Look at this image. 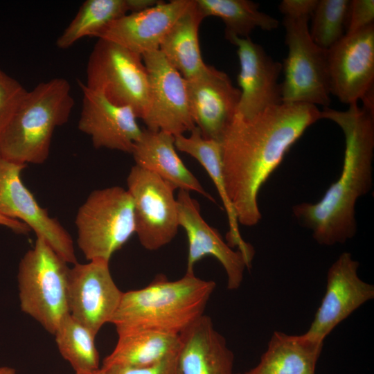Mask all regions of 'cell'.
<instances>
[{
    "instance_id": "1",
    "label": "cell",
    "mask_w": 374,
    "mask_h": 374,
    "mask_svg": "<svg viewBox=\"0 0 374 374\" xmlns=\"http://www.w3.org/2000/svg\"><path fill=\"white\" fill-rule=\"evenodd\" d=\"M321 119L317 106L281 103L245 118L235 114L220 141L226 190L238 222L261 220L258 193L290 147Z\"/></svg>"
},
{
    "instance_id": "2",
    "label": "cell",
    "mask_w": 374,
    "mask_h": 374,
    "mask_svg": "<svg viewBox=\"0 0 374 374\" xmlns=\"http://www.w3.org/2000/svg\"><path fill=\"white\" fill-rule=\"evenodd\" d=\"M374 111L349 105L346 111L323 107L321 119L335 122L345 138L341 173L317 203L295 205L293 214L299 224L312 232L321 245L344 244L357 232L355 204L373 185Z\"/></svg>"
},
{
    "instance_id": "3",
    "label": "cell",
    "mask_w": 374,
    "mask_h": 374,
    "mask_svg": "<svg viewBox=\"0 0 374 374\" xmlns=\"http://www.w3.org/2000/svg\"><path fill=\"white\" fill-rule=\"evenodd\" d=\"M216 283L185 274L159 276L147 286L123 293L111 320L116 332L152 330L179 335L204 312Z\"/></svg>"
},
{
    "instance_id": "4",
    "label": "cell",
    "mask_w": 374,
    "mask_h": 374,
    "mask_svg": "<svg viewBox=\"0 0 374 374\" xmlns=\"http://www.w3.org/2000/svg\"><path fill=\"white\" fill-rule=\"evenodd\" d=\"M74 104L71 85L62 78L27 91L0 132V157L26 165L45 162L53 132L69 121Z\"/></svg>"
},
{
    "instance_id": "5",
    "label": "cell",
    "mask_w": 374,
    "mask_h": 374,
    "mask_svg": "<svg viewBox=\"0 0 374 374\" xmlns=\"http://www.w3.org/2000/svg\"><path fill=\"white\" fill-rule=\"evenodd\" d=\"M67 264L43 238L37 237L19 265L20 308L53 335L69 314Z\"/></svg>"
},
{
    "instance_id": "6",
    "label": "cell",
    "mask_w": 374,
    "mask_h": 374,
    "mask_svg": "<svg viewBox=\"0 0 374 374\" xmlns=\"http://www.w3.org/2000/svg\"><path fill=\"white\" fill-rule=\"evenodd\" d=\"M75 223L84 257L109 262L135 233L132 198L118 186L93 190L79 208Z\"/></svg>"
},
{
    "instance_id": "7",
    "label": "cell",
    "mask_w": 374,
    "mask_h": 374,
    "mask_svg": "<svg viewBox=\"0 0 374 374\" xmlns=\"http://www.w3.org/2000/svg\"><path fill=\"white\" fill-rule=\"evenodd\" d=\"M308 17H285L287 55L282 63L284 80L282 103H305L328 107L330 87L328 51L316 44L310 34Z\"/></svg>"
},
{
    "instance_id": "8",
    "label": "cell",
    "mask_w": 374,
    "mask_h": 374,
    "mask_svg": "<svg viewBox=\"0 0 374 374\" xmlns=\"http://www.w3.org/2000/svg\"><path fill=\"white\" fill-rule=\"evenodd\" d=\"M85 85L114 104L130 107L138 118H143L149 84L141 55L98 39L88 60Z\"/></svg>"
},
{
    "instance_id": "9",
    "label": "cell",
    "mask_w": 374,
    "mask_h": 374,
    "mask_svg": "<svg viewBox=\"0 0 374 374\" xmlns=\"http://www.w3.org/2000/svg\"><path fill=\"white\" fill-rule=\"evenodd\" d=\"M134 203L135 233L147 250L170 243L179 227L173 185L156 174L134 165L127 177Z\"/></svg>"
},
{
    "instance_id": "10",
    "label": "cell",
    "mask_w": 374,
    "mask_h": 374,
    "mask_svg": "<svg viewBox=\"0 0 374 374\" xmlns=\"http://www.w3.org/2000/svg\"><path fill=\"white\" fill-rule=\"evenodd\" d=\"M142 59L148 77V103L142 118L151 131H162L174 136L192 131V117L186 79L155 50Z\"/></svg>"
},
{
    "instance_id": "11",
    "label": "cell",
    "mask_w": 374,
    "mask_h": 374,
    "mask_svg": "<svg viewBox=\"0 0 374 374\" xmlns=\"http://www.w3.org/2000/svg\"><path fill=\"white\" fill-rule=\"evenodd\" d=\"M26 167L0 157V213L26 224L68 264L77 263L70 234L23 184L21 172Z\"/></svg>"
},
{
    "instance_id": "12",
    "label": "cell",
    "mask_w": 374,
    "mask_h": 374,
    "mask_svg": "<svg viewBox=\"0 0 374 374\" xmlns=\"http://www.w3.org/2000/svg\"><path fill=\"white\" fill-rule=\"evenodd\" d=\"M109 269V262L93 260L69 269V314L95 335L110 323L123 295Z\"/></svg>"
},
{
    "instance_id": "13",
    "label": "cell",
    "mask_w": 374,
    "mask_h": 374,
    "mask_svg": "<svg viewBox=\"0 0 374 374\" xmlns=\"http://www.w3.org/2000/svg\"><path fill=\"white\" fill-rule=\"evenodd\" d=\"M330 93L352 105L373 92L374 24L345 34L328 50Z\"/></svg>"
},
{
    "instance_id": "14",
    "label": "cell",
    "mask_w": 374,
    "mask_h": 374,
    "mask_svg": "<svg viewBox=\"0 0 374 374\" xmlns=\"http://www.w3.org/2000/svg\"><path fill=\"white\" fill-rule=\"evenodd\" d=\"M359 263L343 252L329 267L326 292L309 329L303 335L323 341L343 321L374 298V285L358 275Z\"/></svg>"
},
{
    "instance_id": "15",
    "label": "cell",
    "mask_w": 374,
    "mask_h": 374,
    "mask_svg": "<svg viewBox=\"0 0 374 374\" xmlns=\"http://www.w3.org/2000/svg\"><path fill=\"white\" fill-rule=\"evenodd\" d=\"M179 226L188 238L186 274H194L195 264L206 256L215 257L222 265L227 277L226 288L238 290L246 269H250L243 254L226 242L219 231L202 217L198 202L189 191L179 190L177 196Z\"/></svg>"
},
{
    "instance_id": "16",
    "label": "cell",
    "mask_w": 374,
    "mask_h": 374,
    "mask_svg": "<svg viewBox=\"0 0 374 374\" xmlns=\"http://www.w3.org/2000/svg\"><path fill=\"white\" fill-rule=\"evenodd\" d=\"M226 39L237 47L240 66L238 82L241 96L237 113L250 118L268 107L281 104L278 78L283 71L282 63L274 60L250 37L232 36Z\"/></svg>"
},
{
    "instance_id": "17",
    "label": "cell",
    "mask_w": 374,
    "mask_h": 374,
    "mask_svg": "<svg viewBox=\"0 0 374 374\" xmlns=\"http://www.w3.org/2000/svg\"><path fill=\"white\" fill-rule=\"evenodd\" d=\"M193 119L203 137L220 141L238 111L240 90L229 75L208 65L199 75L186 80Z\"/></svg>"
},
{
    "instance_id": "18",
    "label": "cell",
    "mask_w": 374,
    "mask_h": 374,
    "mask_svg": "<svg viewBox=\"0 0 374 374\" xmlns=\"http://www.w3.org/2000/svg\"><path fill=\"white\" fill-rule=\"evenodd\" d=\"M78 83L83 95L78 129L91 137L97 149L132 154L143 131L132 108L114 104L80 80Z\"/></svg>"
},
{
    "instance_id": "19",
    "label": "cell",
    "mask_w": 374,
    "mask_h": 374,
    "mask_svg": "<svg viewBox=\"0 0 374 374\" xmlns=\"http://www.w3.org/2000/svg\"><path fill=\"white\" fill-rule=\"evenodd\" d=\"M193 0L160 1L146 10L126 14L109 23L97 36L136 54L159 50L161 43Z\"/></svg>"
},
{
    "instance_id": "20",
    "label": "cell",
    "mask_w": 374,
    "mask_h": 374,
    "mask_svg": "<svg viewBox=\"0 0 374 374\" xmlns=\"http://www.w3.org/2000/svg\"><path fill=\"white\" fill-rule=\"evenodd\" d=\"M176 365L177 374H235L234 354L206 314L179 334Z\"/></svg>"
},
{
    "instance_id": "21",
    "label": "cell",
    "mask_w": 374,
    "mask_h": 374,
    "mask_svg": "<svg viewBox=\"0 0 374 374\" xmlns=\"http://www.w3.org/2000/svg\"><path fill=\"white\" fill-rule=\"evenodd\" d=\"M132 154L135 165L156 174L176 189L194 191L215 202L177 154L173 135L143 130Z\"/></svg>"
},
{
    "instance_id": "22",
    "label": "cell",
    "mask_w": 374,
    "mask_h": 374,
    "mask_svg": "<svg viewBox=\"0 0 374 374\" xmlns=\"http://www.w3.org/2000/svg\"><path fill=\"white\" fill-rule=\"evenodd\" d=\"M175 146L178 150L194 157L207 172L215 186L227 214L229 226L226 234L227 244L232 248L237 247L251 266L255 251L249 243L243 240L240 233L236 214L226 190L220 141L203 137L200 130L195 127L190 132L188 136H175Z\"/></svg>"
},
{
    "instance_id": "23",
    "label": "cell",
    "mask_w": 374,
    "mask_h": 374,
    "mask_svg": "<svg viewBox=\"0 0 374 374\" xmlns=\"http://www.w3.org/2000/svg\"><path fill=\"white\" fill-rule=\"evenodd\" d=\"M323 341L274 331L259 362L244 374H316Z\"/></svg>"
},
{
    "instance_id": "24",
    "label": "cell",
    "mask_w": 374,
    "mask_h": 374,
    "mask_svg": "<svg viewBox=\"0 0 374 374\" xmlns=\"http://www.w3.org/2000/svg\"><path fill=\"white\" fill-rule=\"evenodd\" d=\"M205 19L195 1L177 20L165 36L159 51L168 62L186 79L194 78L206 69L199 42V27Z\"/></svg>"
},
{
    "instance_id": "25",
    "label": "cell",
    "mask_w": 374,
    "mask_h": 374,
    "mask_svg": "<svg viewBox=\"0 0 374 374\" xmlns=\"http://www.w3.org/2000/svg\"><path fill=\"white\" fill-rule=\"evenodd\" d=\"M112 352L103 360V366L121 365L144 367L155 364L177 354L179 335L152 330L118 332Z\"/></svg>"
},
{
    "instance_id": "26",
    "label": "cell",
    "mask_w": 374,
    "mask_h": 374,
    "mask_svg": "<svg viewBox=\"0 0 374 374\" xmlns=\"http://www.w3.org/2000/svg\"><path fill=\"white\" fill-rule=\"evenodd\" d=\"M204 18H220L225 25V37H249L257 28L271 31L277 28L279 21L258 10L259 5L249 0H195Z\"/></svg>"
},
{
    "instance_id": "27",
    "label": "cell",
    "mask_w": 374,
    "mask_h": 374,
    "mask_svg": "<svg viewBox=\"0 0 374 374\" xmlns=\"http://www.w3.org/2000/svg\"><path fill=\"white\" fill-rule=\"evenodd\" d=\"M129 12L127 0H87L56 40L66 49L84 37H96L112 21Z\"/></svg>"
},
{
    "instance_id": "28",
    "label": "cell",
    "mask_w": 374,
    "mask_h": 374,
    "mask_svg": "<svg viewBox=\"0 0 374 374\" xmlns=\"http://www.w3.org/2000/svg\"><path fill=\"white\" fill-rule=\"evenodd\" d=\"M53 335L60 355L75 372L99 368V353L94 341L96 335L70 314L62 319Z\"/></svg>"
},
{
    "instance_id": "29",
    "label": "cell",
    "mask_w": 374,
    "mask_h": 374,
    "mask_svg": "<svg viewBox=\"0 0 374 374\" xmlns=\"http://www.w3.org/2000/svg\"><path fill=\"white\" fill-rule=\"evenodd\" d=\"M350 0H319L310 34L314 42L329 50L345 35Z\"/></svg>"
},
{
    "instance_id": "30",
    "label": "cell",
    "mask_w": 374,
    "mask_h": 374,
    "mask_svg": "<svg viewBox=\"0 0 374 374\" xmlns=\"http://www.w3.org/2000/svg\"><path fill=\"white\" fill-rule=\"evenodd\" d=\"M27 90L0 69V132L8 124Z\"/></svg>"
},
{
    "instance_id": "31",
    "label": "cell",
    "mask_w": 374,
    "mask_h": 374,
    "mask_svg": "<svg viewBox=\"0 0 374 374\" xmlns=\"http://www.w3.org/2000/svg\"><path fill=\"white\" fill-rule=\"evenodd\" d=\"M374 24V1H350L345 34L353 33Z\"/></svg>"
},
{
    "instance_id": "32",
    "label": "cell",
    "mask_w": 374,
    "mask_h": 374,
    "mask_svg": "<svg viewBox=\"0 0 374 374\" xmlns=\"http://www.w3.org/2000/svg\"><path fill=\"white\" fill-rule=\"evenodd\" d=\"M176 358L177 355L144 367L112 365L102 368L105 369L107 374H177Z\"/></svg>"
},
{
    "instance_id": "33",
    "label": "cell",
    "mask_w": 374,
    "mask_h": 374,
    "mask_svg": "<svg viewBox=\"0 0 374 374\" xmlns=\"http://www.w3.org/2000/svg\"><path fill=\"white\" fill-rule=\"evenodd\" d=\"M319 0H283L278 6L285 17L298 19L310 18L317 7Z\"/></svg>"
},
{
    "instance_id": "34",
    "label": "cell",
    "mask_w": 374,
    "mask_h": 374,
    "mask_svg": "<svg viewBox=\"0 0 374 374\" xmlns=\"http://www.w3.org/2000/svg\"><path fill=\"white\" fill-rule=\"evenodd\" d=\"M0 225L10 229L12 231L19 234H26L30 229L22 222L7 217L0 213Z\"/></svg>"
},
{
    "instance_id": "35",
    "label": "cell",
    "mask_w": 374,
    "mask_h": 374,
    "mask_svg": "<svg viewBox=\"0 0 374 374\" xmlns=\"http://www.w3.org/2000/svg\"><path fill=\"white\" fill-rule=\"evenodd\" d=\"M159 1L157 0H127V4L129 11L136 12L150 8Z\"/></svg>"
},
{
    "instance_id": "36",
    "label": "cell",
    "mask_w": 374,
    "mask_h": 374,
    "mask_svg": "<svg viewBox=\"0 0 374 374\" xmlns=\"http://www.w3.org/2000/svg\"><path fill=\"white\" fill-rule=\"evenodd\" d=\"M75 374H107L105 369L99 368L98 369L89 371L75 372Z\"/></svg>"
},
{
    "instance_id": "37",
    "label": "cell",
    "mask_w": 374,
    "mask_h": 374,
    "mask_svg": "<svg viewBox=\"0 0 374 374\" xmlns=\"http://www.w3.org/2000/svg\"><path fill=\"white\" fill-rule=\"evenodd\" d=\"M0 374H16V371L9 366H0Z\"/></svg>"
}]
</instances>
